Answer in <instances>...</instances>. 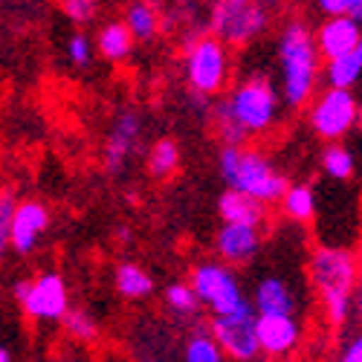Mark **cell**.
<instances>
[{"mask_svg":"<svg viewBox=\"0 0 362 362\" xmlns=\"http://www.w3.org/2000/svg\"><path fill=\"white\" fill-rule=\"evenodd\" d=\"M348 15L354 21H362V0H348Z\"/></svg>","mask_w":362,"mask_h":362,"instance_id":"obj_33","label":"cell"},{"mask_svg":"<svg viewBox=\"0 0 362 362\" xmlns=\"http://www.w3.org/2000/svg\"><path fill=\"white\" fill-rule=\"evenodd\" d=\"M209 334L215 337V342L221 345L223 356H229V359L250 362V359L261 356L252 305L244 308V310L226 313V316H215V319H212V330H209Z\"/></svg>","mask_w":362,"mask_h":362,"instance_id":"obj_10","label":"cell"},{"mask_svg":"<svg viewBox=\"0 0 362 362\" xmlns=\"http://www.w3.org/2000/svg\"><path fill=\"white\" fill-rule=\"evenodd\" d=\"M325 15H348V0H316Z\"/></svg>","mask_w":362,"mask_h":362,"instance_id":"obj_32","label":"cell"},{"mask_svg":"<svg viewBox=\"0 0 362 362\" xmlns=\"http://www.w3.org/2000/svg\"><path fill=\"white\" fill-rule=\"evenodd\" d=\"M192 290L200 308H209L212 316H226L235 310L250 308V298L240 287L235 267L226 261H203L192 269Z\"/></svg>","mask_w":362,"mask_h":362,"instance_id":"obj_5","label":"cell"},{"mask_svg":"<svg viewBox=\"0 0 362 362\" xmlns=\"http://www.w3.org/2000/svg\"><path fill=\"white\" fill-rule=\"evenodd\" d=\"M218 212H221L223 223H247V226L264 229L267 221H269V206L267 203H261L258 197L240 192V189H229V186L218 200Z\"/></svg>","mask_w":362,"mask_h":362,"instance_id":"obj_16","label":"cell"},{"mask_svg":"<svg viewBox=\"0 0 362 362\" xmlns=\"http://www.w3.org/2000/svg\"><path fill=\"white\" fill-rule=\"evenodd\" d=\"M142 136V116L136 110H122L113 119V128L105 142V168L110 174H122L134 157V151Z\"/></svg>","mask_w":362,"mask_h":362,"instance_id":"obj_13","label":"cell"},{"mask_svg":"<svg viewBox=\"0 0 362 362\" xmlns=\"http://www.w3.org/2000/svg\"><path fill=\"white\" fill-rule=\"evenodd\" d=\"M322 171L330 177V180H339V183H348L356 171V160H354V151L348 145H342L339 139L337 142H327L325 151H322Z\"/></svg>","mask_w":362,"mask_h":362,"instance_id":"obj_24","label":"cell"},{"mask_svg":"<svg viewBox=\"0 0 362 362\" xmlns=\"http://www.w3.org/2000/svg\"><path fill=\"white\" fill-rule=\"evenodd\" d=\"M165 305L171 313L183 316V319H194L200 310V301H197L192 284H168L165 287Z\"/></svg>","mask_w":362,"mask_h":362,"instance_id":"obj_27","label":"cell"},{"mask_svg":"<svg viewBox=\"0 0 362 362\" xmlns=\"http://www.w3.org/2000/svg\"><path fill=\"white\" fill-rule=\"evenodd\" d=\"M183 359L186 362H221L226 359L221 345L215 342L212 334H206V330H197L186 339V348H183Z\"/></svg>","mask_w":362,"mask_h":362,"instance_id":"obj_26","label":"cell"},{"mask_svg":"<svg viewBox=\"0 0 362 362\" xmlns=\"http://www.w3.org/2000/svg\"><path fill=\"white\" fill-rule=\"evenodd\" d=\"M125 26L131 29L134 41H154L163 29L160 9L151 4V0H134L125 15Z\"/></svg>","mask_w":362,"mask_h":362,"instance_id":"obj_22","label":"cell"},{"mask_svg":"<svg viewBox=\"0 0 362 362\" xmlns=\"http://www.w3.org/2000/svg\"><path fill=\"white\" fill-rule=\"evenodd\" d=\"M62 322H64L67 337L73 342H78V345H93L99 339V322L90 313H84V310H67L62 316Z\"/></svg>","mask_w":362,"mask_h":362,"instance_id":"obj_25","label":"cell"},{"mask_svg":"<svg viewBox=\"0 0 362 362\" xmlns=\"http://www.w3.org/2000/svg\"><path fill=\"white\" fill-rule=\"evenodd\" d=\"M339 359H342V362H359V359H362V339H359V337H354L351 342H345V345H342Z\"/></svg>","mask_w":362,"mask_h":362,"instance_id":"obj_31","label":"cell"},{"mask_svg":"<svg viewBox=\"0 0 362 362\" xmlns=\"http://www.w3.org/2000/svg\"><path fill=\"white\" fill-rule=\"evenodd\" d=\"M250 305L255 313H296L298 301H296L293 287L281 276H264L255 284Z\"/></svg>","mask_w":362,"mask_h":362,"instance_id":"obj_17","label":"cell"},{"mask_svg":"<svg viewBox=\"0 0 362 362\" xmlns=\"http://www.w3.org/2000/svg\"><path fill=\"white\" fill-rule=\"evenodd\" d=\"M113 284H116V293L122 298H128V301H142V298H148L151 293H154V279H151V273L145 267L131 264V261L116 267Z\"/></svg>","mask_w":362,"mask_h":362,"instance_id":"obj_20","label":"cell"},{"mask_svg":"<svg viewBox=\"0 0 362 362\" xmlns=\"http://www.w3.org/2000/svg\"><path fill=\"white\" fill-rule=\"evenodd\" d=\"M180 6H194V4H200V0H177Z\"/></svg>","mask_w":362,"mask_h":362,"instance_id":"obj_35","label":"cell"},{"mask_svg":"<svg viewBox=\"0 0 362 362\" xmlns=\"http://www.w3.org/2000/svg\"><path fill=\"white\" fill-rule=\"evenodd\" d=\"M67 58L76 67H87L90 58H93V41H90L84 33H73L67 41Z\"/></svg>","mask_w":362,"mask_h":362,"instance_id":"obj_30","label":"cell"},{"mask_svg":"<svg viewBox=\"0 0 362 362\" xmlns=\"http://www.w3.org/2000/svg\"><path fill=\"white\" fill-rule=\"evenodd\" d=\"M62 9H64V15H67L73 23L84 26V23H93V21H96V15H99V0H62Z\"/></svg>","mask_w":362,"mask_h":362,"instance_id":"obj_29","label":"cell"},{"mask_svg":"<svg viewBox=\"0 0 362 362\" xmlns=\"http://www.w3.org/2000/svg\"><path fill=\"white\" fill-rule=\"evenodd\" d=\"M261 240H264V235L258 226L223 223L221 232L215 235V252L221 255V261H226L232 267H244L261 252Z\"/></svg>","mask_w":362,"mask_h":362,"instance_id":"obj_14","label":"cell"},{"mask_svg":"<svg viewBox=\"0 0 362 362\" xmlns=\"http://www.w3.org/2000/svg\"><path fill=\"white\" fill-rule=\"evenodd\" d=\"M279 119V93L269 78L250 76L232 87V93L212 110V128L223 145L247 142V136H261L273 131Z\"/></svg>","mask_w":362,"mask_h":362,"instance_id":"obj_1","label":"cell"},{"mask_svg":"<svg viewBox=\"0 0 362 362\" xmlns=\"http://www.w3.org/2000/svg\"><path fill=\"white\" fill-rule=\"evenodd\" d=\"M308 102V122L325 142L345 139L359 122V102L348 87H325L322 93H313Z\"/></svg>","mask_w":362,"mask_h":362,"instance_id":"obj_8","label":"cell"},{"mask_svg":"<svg viewBox=\"0 0 362 362\" xmlns=\"http://www.w3.org/2000/svg\"><path fill=\"white\" fill-rule=\"evenodd\" d=\"M258 351L269 359L293 356L305 339V327L298 325L296 313H255Z\"/></svg>","mask_w":362,"mask_h":362,"instance_id":"obj_11","label":"cell"},{"mask_svg":"<svg viewBox=\"0 0 362 362\" xmlns=\"http://www.w3.org/2000/svg\"><path fill=\"white\" fill-rule=\"evenodd\" d=\"M186 81L197 96H218L229 81V52L218 35H197L186 52Z\"/></svg>","mask_w":362,"mask_h":362,"instance_id":"obj_6","label":"cell"},{"mask_svg":"<svg viewBox=\"0 0 362 362\" xmlns=\"http://www.w3.org/2000/svg\"><path fill=\"white\" fill-rule=\"evenodd\" d=\"M313 41H316V49L322 58L342 55L362 44L359 21H354L351 15H327V21L313 33Z\"/></svg>","mask_w":362,"mask_h":362,"instance_id":"obj_15","label":"cell"},{"mask_svg":"<svg viewBox=\"0 0 362 362\" xmlns=\"http://www.w3.org/2000/svg\"><path fill=\"white\" fill-rule=\"evenodd\" d=\"M359 76H362V44L348 49V52H342V55L327 58V64H325L327 87H348V90H354Z\"/></svg>","mask_w":362,"mask_h":362,"instance_id":"obj_21","label":"cell"},{"mask_svg":"<svg viewBox=\"0 0 362 362\" xmlns=\"http://www.w3.org/2000/svg\"><path fill=\"white\" fill-rule=\"evenodd\" d=\"M221 177L229 189H240L252 197H258L261 203H279L281 192L287 189V180L281 171L273 168L258 148H250L244 142H232L223 145L221 151Z\"/></svg>","mask_w":362,"mask_h":362,"instance_id":"obj_4","label":"cell"},{"mask_svg":"<svg viewBox=\"0 0 362 362\" xmlns=\"http://www.w3.org/2000/svg\"><path fill=\"white\" fill-rule=\"evenodd\" d=\"M49 229V209L41 200H18L12 226H9V247L18 255H33Z\"/></svg>","mask_w":362,"mask_h":362,"instance_id":"obj_12","label":"cell"},{"mask_svg":"<svg viewBox=\"0 0 362 362\" xmlns=\"http://www.w3.org/2000/svg\"><path fill=\"white\" fill-rule=\"evenodd\" d=\"M15 301L33 322H62L70 310V290L62 273H41L33 281L15 284Z\"/></svg>","mask_w":362,"mask_h":362,"instance_id":"obj_9","label":"cell"},{"mask_svg":"<svg viewBox=\"0 0 362 362\" xmlns=\"http://www.w3.org/2000/svg\"><path fill=\"white\" fill-rule=\"evenodd\" d=\"M134 35H131V29L125 26V21H113L107 26L99 29V38H96V52L105 58V62L110 64H122L131 58L134 52Z\"/></svg>","mask_w":362,"mask_h":362,"instance_id":"obj_18","label":"cell"},{"mask_svg":"<svg viewBox=\"0 0 362 362\" xmlns=\"http://www.w3.org/2000/svg\"><path fill=\"white\" fill-rule=\"evenodd\" d=\"M180 165H183V154H180V145L174 139H157L154 148L148 154V171L154 180H171Z\"/></svg>","mask_w":362,"mask_h":362,"instance_id":"obj_23","label":"cell"},{"mask_svg":"<svg viewBox=\"0 0 362 362\" xmlns=\"http://www.w3.org/2000/svg\"><path fill=\"white\" fill-rule=\"evenodd\" d=\"M209 26H212V35H218L223 44L247 47L267 33L269 12L261 0H218Z\"/></svg>","mask_w":362,"mask_h":362,"instance_id":"obj_7","label":"cell"},{"mask_svg":"<svg viewBox=\"0 0 362 362\" xmlns=\"http://www.w3.org/2000/svg\"><path fill=\"white\" fill-rule=\"evenodd\" d=\"M0 362H12V351L6 345H0Z\"/></svg>","mask_w":362,"mask_h":362,"instance_id":"obj_34","label":"cell"},{"mask_svg":"<svg viewBox=\"0 0 362 362\" xmlns=\"http://www.w3.org/2000/svg\"><path fill=\"white\" fill-rule=\"evenodd\" d=\"M281 203V212L284 218H290L293 223H310L319 212V203H316V192L308 183H287V189L279 197Z\"/></svg>","mask_w":362,"mask_h":362,"instance_id":"obj_19","label":"cell"},{"mask_svg":"<svg viewBox=\"0 0 362 362\" xmlns=\"http://www.w3.org/2000/svg\"><path fill=\"white\" fill-rule=\"evenodd\" d=\"M279 62H281V96L290 107L308 105L316 93L319 73H322V55L316 49L313 33L308 23L293 21L284 26L279 38Z\"/></svg>","mask_w":362,"mask_h":362,"instance_id":"obj_3","label":"cell"},{"mask_svg":"<svg viewBox=\"0 0 362 362\" xmlns=\"http://www.w3.org/2000/svg\"><path fill=\"white\" fill-rule=\"evenodd\" d=\"M18 206V194L12 189H0V261L9 247V226H12V215Z\"/></svg>","mask_w":362,"mask_h":362,"instance_id":"obj_28","label":"cell"},{"mask_svg":"<svg viewBox=\"0 0 362 362\" xmlns=\"http://www.w3.org/2000/svg\"><path fill=\"white\" fill-rule=\"evenodd\" d=\"M310 284L319 293L325 308V319L330 327H342L351 319L354 293L359 281V264L356 255L345 247H319L310 255Z\"/></svg>","mask_w":362,"mask_h":362,"instance_id":"obj_2","label":"cell"}]
</instances>
